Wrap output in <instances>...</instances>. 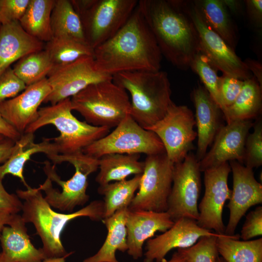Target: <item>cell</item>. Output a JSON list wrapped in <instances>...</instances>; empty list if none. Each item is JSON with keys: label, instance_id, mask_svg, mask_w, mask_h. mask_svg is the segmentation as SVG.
<instances>
[{"label": "cell", "instance_id": "11", "mask_svg": "<svg viewBox=\"0 0 262 262\" xmlns=\"http://www.w3.org/2000/svg\"><path fill=\"white\" fill-rule=\"evenodd\" d=\"M193 22L199 38L200 51L218 70L245 81L251 78L250 72L234 50L207 23L194 0H178Z\"/></svg>", "mask_w": 262, "mask_h": 262}, {"label": "cell", "instance_id": "53", "mask_svg": "<svg viewBox=\"0 0 262 262\" xmlns=\"http://www.w3.org/2000/svg\"><path fill=\"white\" fill-rule=\"evenodd\" d=\"M0 262H2V254H1V252H0Z\"/></svg>", "mask_w": 262, "mask_h": 262}, {"label": "cell", "instance_id": "4", "mask_svg": "<svg viewBox=\"0 0 262 262\" xmlns=\"http://www.w3.org/2000/svg\"><path fill=\"white\" fill-rule=\"evenodd\" d=\"M113 81L129 92L130 115L145 129L161 119L173 102L170 83L165 71L122 72L114 75Z\"/></svg>", "mask_w": 262, "mask_h": 262}, {"label": "cell", "instance_id": "37", "mask_svg": "<svg viewBox=\"0 0 262 262\" xmlns=\"http://www.w3.org/2000/svg\"><path fill=\"white\" fill-rule=\"evenodd\" d=\"M253 132L248 133L245 146L244 163L247 167L253 169L262 164V121L259 117L254 123Z\"/></svg>", "mask_w": 262, "mask_h": 262}, {"label": "cell", "instance_id": "18", "mask_svg": "<svg viewBox=\"0 0 262 262\" xmlns=\"http://www.w3.org/2000/svg\"><path fill=\"white\" fill-rule=\"evenodd\" d=\"M216 234L200 227L195 220L180 218L166 231L146 241L143 262H162L173 249L190 247L203 236Z\"/></svg>", "mask_w": 262, "mask_h": 262}, {"label": "cell", "instance_id": "40", "mask_svg": "<svg viewBox=\"0 0 262 262\" xmlns=\"http://www.w3.org/2000/svg\"><path fill=\"white\" fill-rule=\"evenodd\" d=\"M30 0H0V25L19 21Z\"/></svg>", "mask_w": 262, "mask_h": 262}, {"label": "cell", "instance_id": "20", "mask_svg": "<svg viewBox=\"0 0 262 262\" xmlns=\"http://www.w3.org/2000/svg\"><path fill=\"white\" fill-rule=\"evenodd\" d=\"M174 223L166 212L128 210L126 219L128 254L134 260L141 258L144 243L156 232L166 231Z\"/></svg>", "mask_w": 262, "mask_h": 262}, {"label": "cell", "instance_id": "33", "mask_svg": "<svg viewBox=\"0 0 262 262\" xmlns=\"http://www.w3.org/2000/svg\"><path fill=\"white\" fill-rule=\"evenodd\" d=\"M54 67L65 66L86 56H93V49L86 42L67 37H53L44 49Z\"/></svg>", "mask_w": 262, "mask_h": 262}, {"label": "cell", "instance_id": "34", "mask_svg": "<svg viewBox=\"0 0 262 262\" xmlns=\"http://www.w3.org/2000/svg\"><path fill=\"white\" fill-rule=\"evenodd\" d=\"M53 68L48 53L43 49L20 59L13 69L27 86L46 78Z\"/></svg>", "mask_w": 262, "mask_h": 262}, {"label": "cell", "instance_id": "6", "mask_svg": "<svg viewBox=\"0 0 262 262\" xmlns=\"http://www.w3.org/2000/svg\"><path fill=\"white\" fill-rule=\"evenodd\" d=\"M72 111L70 98L39 108L37 119L24 133H34L45 126L53 125L60 135L52 138V141L58 153L62 155L82 152L86 147L109 133V128L81 121L74 116Z\"/></svg>", "mask_w": 262, "mask_h": 262}, {"label": "cell", "instance_id": "17", "mask_svg": "<svg viewBox=\"0 0 262 262\" xmlns=\"http://www.w3.org/2000/svg\"><path fill=\"white\" fill-rule=\"evenodd\" d=\"M253 125L251 120H246L234 121L222 126L211 148L199 161L201 172L228 161L243 164L246 138Z\"/></svg>", "mask_w": 262, "mask_h": 262}, {"label": "cell", "instance_id": "3", "mask_svg": "<svg viewBox=\"0 0 262 262\" xmlns=\"http://www.w3.org/2000/svg\"><path fill=\"white\" fill-rule=\"evenodd\" d=\"M22 202L21 216L24 222L32 223L40 236L46 258L69 256L61 241V234L67 223L80 217H87L92 221L103 218V202L94 200L82 209L73 213H63L55 212L46 201L38 188L30 187L25 190L16 191Z\"/></svg>", "mask_w": 262, "mask_h": 262}, {"label": "cell", "instance_id": "45", "mask_svg": "<svg viewBox=\"0 0 262 262\" xmlns=\"http://www.w3.org/2000/svg\"><path fill=\"white\" fill-rule=\"evenodd\" d=\"M250 72L253 73L254 77L262 88V65L259 62L247 58L243 61Z\"/></svg>", "mask_w": 262, "mask_h": 262}, {"label": "cell", "instance_id": "13", "mask_svg": "<svg viewBox=\"0 0 262 262\" xmlns=\"http://www.w3.org/2000/svg\"><path fill=\"white\" fill-rule=\"evenodd\" d=\"M200 172L199 162L192 152L182 162L174 164L166 211L174 222L183 217L198 220Z\"/></svg>", "mask_w": 262, "mask_h": 262}, {"label": "cell", "instance_id": "2", "mask_svg": "<svg viewBox=\"0 0 262 262\" xmlns=\"http://www.w3.org/2000/svg\"><path fill=\"white\" fill-rule=\"evenodd\" d=\"M138 6L162 56L181 70L200 52L196 27L178 0H140Z\"/></svg>", "mask_w": 262, "mask_h": 262}, {"label": "cell", "instance_id": "52", "mask_svg": "<svg viewBox=\"0 0 262 262\" xmlns=\"http://www.w3.org/2000/svg\"><path fill=\"white\" fill-rule=\"evenodd\" d=\"M5 138L6 137H5L3 135L0 134V142H1L2 141H3L4 139V138Z\"/></svg>", "mask_w": 262, "mask_h": 262}, {"label": "cell", "instance_id": "21", "mask_svg": "<svg viewBox=\"0 0 262 262\" xmlns=\"http://www.w3.org/2000/svg\"><path fill=\"white\" fill-rule=\"evenodd\" d=\"M196 109L195 121L197 127V150L196 157L199 162L204 157L208 147L213 141L222 126L223 115L220 107L203 86L198 84L191 94Z\"/></svg>", "mask_w": 262, "mask_h": 262}, {"label": "cell", "instance_id": "23", "mask_svg": "<svg viewBox=\"0 0 262 262\" xmlns=\"http://www.w3.org/2000/svg\"><path fill=\"white\" fill-rule=\"evenodd\" d=\"M44 44L28 34L19 21L0 25V76L16 61L42 50Z\"/></svg>", "mask_w": 262, "mask_h": 262}, {"label": "cell", "instance_id": "38", "mask_svg": "<svg viewBox=\"0 0 262 262\" xmlns=\"http://www.w3.org/2000/svg\"><path fill=\"white\" fill-rule=\"evenodd\" d=\"M243 84V80L232 76L223 74L219 77L218 92L222 113L235 101Z\"/></svg>", "mask_w": 262, "mask_h": 262}, {"label": "cell", "instance_id": "14", "mask_svg": "<svg viewBox=\"0 0 262 262\" xmlns=\"http://www.w3.org/2000/svg\"><path fill=\"white\" fill-rule=\"evenodd\" d=\"M51 92L44 103L54 105L70 98L94 83L113 79V76L99 72L93 56L81 58L70 64L55 67L48 76Z\"/></svg>", "mask_w": 262, "mask_h": 262}, {"label": "cell", "instance_id": "32", "mask_svg": "<svg viewBox=\"0 0 262 262\" xmlns=\"http://www.w3.org/2000/svg\"><path fill=\"white\" fill-rule=\"evenodd\" d=\"M50 22L53 37H67L86 42L81 20L71 0H55Z\"/></svg>", "mask_w": 262, "mask_h": 262}, {"label": "cell", "instance_id": "42", "mask_svg": "<svg viewBox=\"0 0 262 262\" xmlns=\"http://www.w3.org/2000/svg\"><path fill=\"white\" fill-rule=\"evenodd\" d=\"M22 202L17 196L9 193L0 179V211L10 214H16L21 211Z\"/></svg>", "mask_w": 262, "mask_h": 262}, {"label": "cell", "instance_id": "26", "mask_svg": "<svg viewBox=\"0 0 262 262\" xmlns=\"http://www.w3.org/2000/svg\"><path fill=\"white\" fill-rule=\"evenodd\" d=\"M140 154L110 153L98 159L99 171L96 181L103 185L111 181L126 180L128 176L142 174L144 162L140 161Z\"/></svg>", "mask_w": 262, "mask_h": 262}, {"label": "cell", "instance_id": "35", "mask_svg": "<svg viewBox=\"0 0 262 262\" xmlns=\"http://www.w3.org/2000/svg\"><path fill=\"white\" fill-rule=\"evenodd\" d=\"M199 77L203 86L221 109V102L218 92L219 76L217 69L212 64L204 54H197L190 66Z\"/></svg>", "mask_w": 262, "mask_h": 262}, {"label": "cell", "instance_id": "7", "mask_svg": "<svg viewBox=\"0 0 262 262\" xmlns=\"http://www.w3.org/2000/svg\"><path fill=\"white\" fill-rule=\"evenodd\" d=\"M72 110L92 125L109 129L130 115L131 101L127 91L113 79L89 85L70 98Z\"/></svg>", "mask_w": 262, "mask_h": 262}, {"label": "cell", "instance_id": "5", "mask_svg": "<svg viewBox=\"0 0 262 262\" xmlns=\"http://www.w3.org/2000/svg\"><path fill=\"white\" fill-rule=\"evenodd\" d=\"M48 157L54 164H71L75 168V173L70 179L63 180L54 165L45 162L43 170L47 178L38 189L45 192L46 201L51 207L69 213L76 207L85 205L89 199L86 194L88 176L98 168V159L82 152L69 155L58 154Z\"/></svg>", "mask_w": 262, "mask_h": 262}, {"label": "cell", "instance_id": "36", "mask_svg": "<svg viewBox=\"0 0 262 262\" xmlns=\"http://www.w3.org/2000/svg\"><path fill=\"white\" fill-rule=\"evenodd\" d=\"M220 235L203 236L193 246L177 251L187 262H216L219 256L216 240Z\"/></svg>", "mask_w": 262, "mask_h": 262}, {"label": "cell", "instance_id": "12", "mask_svg": "<svg viewBox=\"0 0 262 262\" xmlns=\"http://www.w3.org/2000/svg\"><path fill=\"white\" fill-rule=\"evenodd\" d=\"M193 113L187 106L177 105L173 102L164 116L146 129L155 133L162 142L165 153L174 164L182 162L194 148L197 137Z\"/></svg>", "mask_w": 262, "mask_h": 262}, {"label": "cell", "instance_id": "15", "mask_svg": "<svg viewBox=\"0 0 262 262\" xmlns=\"http://www.w3.org/2000/svg\"><path fill=\"white\" fill-rule=\"evenodd\" d=\"M230 172L228 162L204 171V194L198 205V225L220 234L225 233L223 210L231 194V190L228 184Z\"/></svg>", "mask_w": 262, "mask_h": 262}, {"label": "cell", "instance_id": "51", "mask_svg": "<svg viewBox=\"0 0 262 262\" xmlns=\"http://www.w3.org/2000/svg\"><path fill=\"white\" fill-rule=\"evenodd\" d=\"M216 262H226L221 256H218Z\"/></svg>", "mask_w": 262, "mask_h": 262}, {"label": "cell", "instance_id": "46", "mask_svg": "<svg viewBox=\"0 0 262 262\" xmlns=\"http://www.w3.org/2000/svg\"><path fill=\"white\" fill-rule=\"evenodd\" d=\"M15 142L14 141L7 138H4L0 142V165L9 158Z\"/></svg>", "mask_w": 262, "mask_h": 262}, {"label": "cell", "instance_id": "22", "mask_svg": "<svg viewBox=\"0 0 262 262\" xmlns=\"http://www.w3.org/2000/svg\"><path fill=\"white\" fill-rule=\"evenodd\" d=\"M21 215L15 214L0 235L2 262H40L46 259L42 248H36L27 233Z\"/></svg>", "mask_w": 262, "mask_h": 262}, {"label": "cell", "instance_id": "50", "mask_svg": "<svg viewBox=\"0 0 262 262\" xmlns=\"http://www.w3.org/2000/svg\"><path fill=\"white\" fill-rule=\"evenodd\" d=\"M68 257L66 256L62 257L47 258L40 262H66V259Z\"/></svg>", "mask_w": 262, "mask_h": 262}, {"label": "cell", "instance_id": "43", "mask_svg": "<svg viewBox=\"0 0 262 262\" xmlns=\"http://www.w3.org/2000/svg\"><path fill=\"white\" fill-rule=\"evenodd\" d=\"M245 3L249 19L256 27L261 28L262 26V0H246Z\"/></svg>", "mask_w": 262, "mask_h": 262}, {"label": "cell", "instance_id": "47", "mask_svg": "<svg viewBox=\"0 0 262 262\" xmlns=\"http://www.w3.org/2000/svg\"><path fill=\"white\" fill-rule=\"evenodd\" d=\"M15 214H10L0 211V235L6 225H9L12 222Z\"/></svg>", "mask_w": 262, "mask_h": 262}, {"label": "cell", "instance_id": "49", "mask_svg": "<svg viewBox=\"0 0 262 262\" xmlns=\"http://www.w3.org/2000/svg\"><path fill=\"white\" fill-rule=\"evenodd\" d=\"M162 262H187L185 258L177 250L174 252L169 260L165 259Z\"/></svg>", "mask_w": 262, "mask_h": 262}, {"label": "cell", "instance_id": "28", "mask_svg": "<svg viewBox=\"0 0 262 262\" xmlns=\"http://www.w3.org/2000/svg\"><path fill=\"white\" fill-rule=\"evenodd\" d=\"M54 2L55 0H30L19 21L28 34L43 42L53 37L50 20Z\"/></svg>", "mask_w": 262, "mask_h": 262}, {"label": "cell", "instance_id": "1", "mask_svg": "<svg viewBox=\"0 0 262 262\" xmlns=\"http://www.w3.org/2000/svg\"><path fill=\"white\" fill-rule=\"evenodd\" d=\"M97 69L113 76L134 71L160 70L162 55L138 4L123 26L94 49Z\"/></svg>", "mask_w": 262, "mask_h": 262}, {"label": "cell", "instance_id": "19", "mask_svg": "<svg viewBox=\"0 0 262 262\" xmlns=\"http://www.w3.org/2000/svg\"><path fill=\"white\" fill-rule=\"evenodd\" d=\"M51 91L47 78L32 85L16 97L0 103V114L21 134L38 117V108Z\"/></svg>", "mask_w": 262, "mask_h": 262}, {"label": "cell", "instance_id": "30", "mask_svg": "<svg viewBox=\"0 0 262 262\" xmlns=\"http://www.w3.org/2000/svg\"><path fill=\"white\" fill-rule=\"evenodd\" d=\"M239 234L217 237L219 255L226 262H262V238L240 241Z\"/></svg>", "mask_w": 262, "mask_h": 262}, {"label": "cell", "instance_id": "24", "mask_svg": "<svg viewBox=\"0 0 262 262\" xmlns=\"http://www.w3.org/2000/svg\"><path fill=\"white\" fill-rule=\"evenodd\" d=\"M52 138H44L41 142H34V133H24L15 142L8 159L0 165V179L11 174L18 178L27 188L28 185L23 176V169L26 162L33 154L38 152L47 156L58 154L56 147L51 142Z\"/></svg>", "mask_w": 262, "mask_h": 262}, {"label": "cell", "instance_id": "44", "mask_svg": "<svg viewBox=\"0 0 262 262\" xmlns=\"http://www.w3.org/2000/svg\"><path fill=\"white\" fill-rule=\"evenodd\" d=\"M0 134L3 135L5 137L10 139L15 142L22 135L5 121L0 114Z\"/></svg>", "mask_w": 262, "mask_h": 262}, {"label": "cell", "instance_id": "8", "mask_svg": "<svg viewBox=\"0 0 262 262\" xmlns=\"http://www.w3.org/2000/svg\"><path fill=\"white\" fill-rule=\"evenodd\" d=\"M82 23L86 42L94 49L113 37L136 7L137 0H70Z\"/></svg>", "mask_w": 262, "mask_h": 262}, {"label": "cell", "instance_id": "10", "mask_svg": "<svg viewBox=\"0 0 262 262\" xmlns=\"http://www.w3.org/2000/svg\"><path fill=\"white\" fill-rule=\"evenodd\" d=\"M138 192L128 210L165 212L173 182L174 164L165 152L147 155Z\"/></svg>", "mask_w": 262, "mask_h": 262}, {"label": "cell", "instance_id": "29", "mask_svg": "<svg viewBox=\"0 0 262 262\" xmlns=\"http://www.w3.org/2000/svg\"><path fill=\"white\" fill-rule=\"evenodd\" d=\"M194 2L212 29L234 50L238 41L237 30L222 0Z\"/></svg>", "mask_w": 262, "mask_h": 262}, {"label": "cell", "instance_id": "16", "mask_svg": "<svg viewBox=\"0 0 262 262\" xmlns=\"http://www.w3.org/2000/svg\"><path fill=\"white\" fill-rule=\"evenodd\" d=\"M233 188L227 207L229 216L224 234L232 236L242 217L252 206L262 203V185L255 179L253 169L236 161H229Z\"/></svg>", "mask_w": 262, "mask_h": 262}, {"label": "cell", "instance_id": "31", "mask_svg": "<svg viewBox=\"0 0 262 262\" xmlns=\"http://www.w3.org/2000/svg\"><path fill=\"white\" fill-rule=\"evenodd\" d=\"M142 174L130 180L99 185L98 191L103 196V218L113 215L123 208H128L138 190Z\"/></svg>", "mask_w": 262, "mask_h": 262}, {"label": "cell", "instance_id": "25", "mask_svg": "<svg viewBox=\"0 0 262 262\" xmlns=\"http://www.w3.org/2000/svg\"><path fill=\"white\" fill-rule=\"evenodd\" d=\"M128 211V208L121 209L102 220L107 229L105 240L95 254L83 262H119L116 258V251L125 252L128 250L126 227Z\"/></svg>", "mask_w": 262, "mask_h": 262}, {"label": "cell", "instance_id": "27", "mask_svg": "<svg viewBox=\"0 0 262 262\" xmlns=\"http://www.w3.org/2000/svg\"><path fill=\"white\" fill-rule=\"evenodd\" d=\"M262 88L254 76L244 81L237 98L223 113L227 123L251 120L260 115L262 107Z\"/></svg>", "mask_w": 262, "mask_h": 262}, {"label": "cell", "instance_id": "48", "mask_svg": "<svg viewBox=\"0 0 262 262\" xmlns=\"http://www.w3.org/2000/svg\"><path fill=\"white\" fill-rule=\"evenodd\" d=\"M227 9L234 13L241 11V4L240 1L234 0H222Z\"/></svg>", "mask_w": 262, "mask_h": 262}, {"label": "cell", "instance_id": "39", "mask_svg": "<svg viewBox=\"0 0 262 262\" xmlns=\"http://www.w3.org/2000/svg\"><path fill=\"white\" fill-rule=\"evenodd\" d=\"M26 87L25 83L9 67L0 76V103L16 97Z\"/></svg>", "mask_w": 262, "mask_h": 262}, {"label": "cell", "instance_id": "9", "mask_svg": "<svg viewBox=\"0 0 262 262\" xmlns=\"http://www.w3.org/2000/svg\"><path fill=\"white\" fill-rule=\"evenodd\" d=\"M82 152L96 159L110 153L150 155L165 152L157 135L140 126L130 115L112 132L95 141Z\"/></svg>", "mask_w": 262, "mask_h": 262}, {"label": "cell", "instance_id": "41", "mask_svg": "<svg viewBox=\"0 0 262 262\" xmlns=\"http://www.w3.org/2000/svg\"><path fill=\"white\" fill-rule=\"evenodd\" d=\"M262 235V207L259 206L246 216L239 235L243 241Z\"/></svg>", "mask_w": 262, "mask_h": 262}]
</instances>
